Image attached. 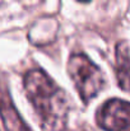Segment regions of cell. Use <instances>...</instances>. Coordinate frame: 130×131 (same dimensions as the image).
<instances>
[{"mask_svg":"<svg viewBox=\"0 0 130 131\" xmlns=\"http://www.w3.org/2000/svg\"><path fill=\"white\" fill-rule=\"evenodd\" d=\"M23 87L43 129L46 131L65 130L70 112V101L64 89L41 69L27 71L23 78Z\"/></svg>","mask_w":130,"mask_h":131,"instance_id":"obj_1","label":"cell"},{"mask_svg":"<svg viewBox=\"0 0 130 131\" xmlns=\"http://www.w3.org/2000/svg\"><path fill=\"white\" fill-rule=\"evenodd\" d=\"M68 71L81 99L88 103L97 97L105 84V77L86 53H73L68 61Z\"/></svg>","mask_w":130,"mask_h":131,"instance_id":"obj_2","label":"cell"},{"mask_svg":"<svg viewBox=\"0 0 130 131\" xmlns=\"http://www.w3.org/2000/svg\"><path fill=\"white\" fill-rule=\"evenodd\" d=\"M97 125L105 131H125L130 127V102L119 98L106 101L97 111Z\"/></svg>","mask_w":130,"mask_h":131,"instance_id":"obj_3","label":"cell"},{"mask_svg":"<svg viewBox=\"0 0 130 131\" xmlns=\"http://www.w3.org/2000/svg\"><path fill=\"white\" fill-rule=\"evenodd\" d=\"M115 59L117 84L124 92L130 93V46L126 41H120L116 45Z\"/></svg>","mask_w":130,"mask_h":131,"instance_id":"obj_4","label":"cell"},{"mask_svg":"<svg viewBox=\"0 0 130 131\" xmlns=\"http://www.w3.org/2000/svg\"><path fill=\"white\" fill-rule=\"evenodd\" d=\"M78 3H83V4H87V3H89L91 0H77Z\"/></svg>","mask_w":130,"mask_h":131,"instance_id":"obj_5","label":"cell"}]
</instances>
